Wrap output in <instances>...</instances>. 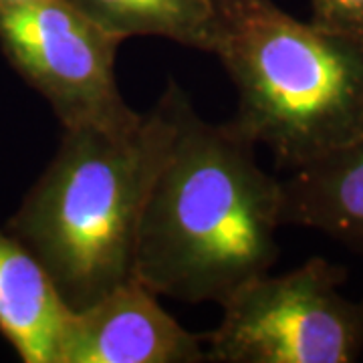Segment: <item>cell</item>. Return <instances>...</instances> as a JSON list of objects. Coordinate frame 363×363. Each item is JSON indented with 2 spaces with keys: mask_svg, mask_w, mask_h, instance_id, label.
Returning a JSON list of instances; mask_svg holds the SVG:
<instances>
[{
  "mask_svg": "<svg viewBox=\"0 0 363 363\" xmlns=\"http://www.w3.org/2000/svg\"><path fill=\"white\" fill-rule=\"evenodd\" d=\"M347 271L311 257L285 274H260L224 301L204 335L206 362L353 363L363 355V301L345 297Z\"/></svg>",
  "mask_w": 363,
  "mask_h": 363,
  "instance_id": "cell-4",
  "label": "cell"
},
{
  "mask_svg": "<svg viewBox=\"0 0 363 363\" xmlns=\"http://www.w3.org/2000/svg\"><path fill=\"white\" fill-rule=\"evenodd\" d=\"M117 39L162 37L198 51H212V0H67Z\"/></svg>",
  "mask_w": 363,
  "mask_h": 363,
  "instance_id": "cell-9",
  "label": "cell"
},
{
  "mask_svg": "<svg viewBox=\"0 0 363 363\" xmlns=\"http://www.w3.org/2000/svg\"><path fill=\"white\" fill-rule=\"evenodd\" d=\"M28 2H37V0H0V9H2V6H18V4H28Z\"/></svg>",
  "mask_w": 363,
  "mask_h": 363,
  "instance_id": "cell-11",
  "label": "cell"
},
{
  "mask_svg": "<svg viewBox=\"0 0 363 363\" xmlns=\"http://www.w3.org/2000/svg\"><path fill=\"white\" fill-rule=\"evenodd\" d=\"M281 180L283 226L319 230L363 259V128Z\"/></svg>",
  "mask_w": 363,
  "mask_h": 363,
  "instance_id": "cell-7",
  "label": "cell"
},
{
  "mask_svg": "<svg viewBox=\"0 0 363 363\" xmlns=\"http://www.w3.org/2000/svg\"><path fill=\"white\" fill-rule=\"evenodd\" d=\"M234 121L208 123L190 99L143 208L135 277L156 295L218 303L279 259L281 180Z\"/></svg>",
  "mask_w": 363,
  "mask_h": 363,
  "instance_id": "cell-1",
  "label": "cell"
},
{
  "mask_svg": "<svg viewBox=\"0 0 363 363\" xmlns=\"http://www.w3.org/2000/svg\"><path fill=\"white\" fill-rule=\"evenodd\" d=\"M186 93L169 83L128 130L73 128L6 230L33 250L71 311L135 277L143 208L178 130Z\"/></svg>",
  "mask_w": 363,
  "mask_h": 363,
  "instance_id": "cell-2",
  "label": "cell"
},
{
  "mask_svg": "<svg viewBox=\"0 0 363 363\" xmlns=\"http://www.w3.org/2000/svg\"><path fill=\"white\" fill-rule=\"evenodd\" d=\"M71 313L33 250L0 228V335L18 357L25 363H61Z\"/></svg>",
  "mask_w": 363,
  "mask_h": 363,
  "instance_id": "cell-8",
  "label": "cell"
},
{
  "mask_svg": "<svg viewBox=\"0 0 363 363\" xmlns=\"http://www.w3.org/2000/svg\"><path fill=\"white\" fill-rule=\"evenodd\" d=\"M212 51L233 79V121L295 169L363 128V49L272 0H212Z\"/></svg>",
  "mask_w": 363,
  "mask_h": 363,
  "instance_id": "cell-3",
  "label": "cell"
},
{
  "mask_svg": "<svg viewBox=\"0 0 363 363\" xmlns=\"http://www.w3.org/2000/svg\"><path fill=\"white\" fill-rule=\"evenodd\" d=\"M121 43L67 0L0 9L2 55L49 101L63 130H128L140 121L117 85Z\"/></svg>",
  "mask_w": 363,
  "mask_h": 363,
  "instance_id": "cell-5",
  "label": "cell"
},
{
  "mask_svg": "<svg viewBox=\"0 0 363 363\" xmlns=\"http://www.w3.org/2000/svg\"><path fill=\"white\" fill-rule=\"evenodd\" d=\"M311 23L363 49V0H309Z\"/></svg>",
  "mask_w": 363,
  "mask_h": 363,
  "instance_id": "cell-10",
  "label": "cell"
},
{
  "mask_svg": "<svg viewBox=\"0 0 363 363\" xmlns=\"http://www.w3.org/2000/svg\"><path fill=\"white\" fill-rule=\"evenodd\" d=\"M206 339L184 329L133 277L69 317L61 363H202Z\"/></svg>",
  "mask_w": 363,
  "mask_h": 363,
  "instance_id": "cell-6",
  "label": "cell"
}]
</instances>
